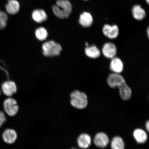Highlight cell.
Masks as SVG:
<instances>
[{"label": "cell", "instance_id": "6da1fadb", "mask_svg": "<svg viewBox=\"0 0 149 149\" xmlns=\"http://www.w3.org/2000/svg\"><path fill=\"white\" fill-rule=\"evenodd\" d=\"M52 10L58 18L64 19L68 18L71 13L72 6L68 0H57L56 5L52 6Z\"/></svg>", "mask_w": 149, "mask_h": 149}, {"label": "cell", "instance_id": "7a4b0ae2", "mask_svg": "<svg viewBox=\"0 0 149 149\" xmlns=\"http://www.w3.org/2000/svg\"><path fill=\"white\" fill-rule=\"evenodd\" d=\"M43 55L46 57H55L60 55L62 48L61 45L53 40L45 42L42 45Z\"/></svg>", "mask_w": 149, "mask_h": 149}, {"label": "cell", "instance_id": "3957f363", "mask_svg": "<svg viewBox=\"0 0 149 149\" xmlns=\"http://www.w3.org/2000/svg\"><path fill=\"white\" fill-rule=\"evenodd\" d=\"M70 103L73 107L78 109H83L87 107L88 100L86 94L79 90H75L70 93Z\"/></svg>", "mask_w": 149, "mask_h": 149}, {"label": "cell", "instance_id": "277c9868", "mask_svg": "<svg viewBox=\"0 0 149 149\" xmlns=\"http://www.w3.org/2000/svg\"><path fill=\"white\" fill-rule=\"evenodd\" d=\"M3 109L8 116L13 117L17 114L19 110V107L17 102L15 99L9 97L3 102Z\"/></svg>", "mask_w": 149, "mask_h": 149}, {"label": "cell", "instance_id": "5b68a950", "mask_svg": "<svg viewBox=\"0 0 149 149\" xmlns=\"http://www.w3.org/2000/svg\"><path fill=\"white\" fill-rule=\"evenodd\" d=\"M1 89L5 96L11 97L17 92V86L15 83L12 81H7L1 85Z\"/></svg>", "mask_w": 149, "mask_h": 149}, {"label": "cell", "instance_id": "8992f818", "mask_svg": "<svg viewBox=\"0 0 149 149\" xmlns=\"http://www.w3.org/2000/svg\"><path fill=\"white\" fill-rule=\"evenodd\" d=\"M107 82L109 86L113 88H118L126 83L124 77L120 74L114 73L110 74L108 78Z\"/></svg>", "mask_w": 149, "mask_h": 149}, {"label": "cell", "instance_id": "52a82bcc", "mask_svg": "<svg viewBox=\"0 0 149 149\" xmlns=\"http://www.w3.org/2000/svg\"><path fill=\"white\" fill-rule=\"evenodd\" d=\"M17 133L16 130L11 128L5 130L3 133V140L7 144H14L17 141Z\"/></svg>", "mask_w": 149, "mask_h": 149}, {"label": "cell", "instance_id": "ba28073f", "mask_svg": "<svg viewBox=\"0 0 149 149\" xmlns=\"http://www.w3.org/2000/svg\"><path fill=\"white\" fill-rule=\"evenodd\" d=\"M102 30L105 36L109 39H115L118 36L119 29L116 25L111 26L106 24L104 26Z\"/></svg>", "mask_w": 149, "mask_h": 149}, {"label": "cell", "instance_id": "9c48e42d", "mask_svg": "<svg viewBox=\"0 0 149 149\" xmlns=\"http://www.w3.org/2000/svg\"><path fill=\"white\" fill-rule=\"evenodd\" d=\"M108 136L103 132L97 134L94 139V142L97 146L100 148H105L109 143Z\"/></svg>", "mask_w": 149, "mask_h": 149}, {"label": "cell", "instance_id": "30bf717a", "mask_svg": "<svg viewBox=\"0 0 149 149\" xmlns=\"http://www.w3.org/2000/svg\"><path fill=\"white\" fill-rule=\"evenodd\" d=\"M102 53L106 57L112 59L115 57L117 49L115 45L111 42H107L104 44L102 48Z\"/></svg>", "mask_w": 149, "mask_h": 149}, {"label": "cell", "instance_id": "8fae6325", "mask_svg": "<svg viewBox=\"0 0 149 149\" xmlns=\"http://www.w3.org/2000/svg\"><path fill=\"white\" fill-rule=\"evenodd\" d=\"M33 20L37 23H42L46 21L48 16L45 11L42 9H36L33 11L31 14Z\"/></svg>", "mask_w": 149, "mask_h": 149}, {"label": "cell", "instance_id": "7c38bea8", "mask_svg": "<svg viewBox=\"0 0 149 149\" xmlns=\"http://www.w3.org/2000/svg\"><path fill=\"white\" fill-rule=\"evenodd\" d=\"M110 68L113 73L120 74L123 70V64L119 58L115 57L111 59Z\"/></svg>", "mask_w": 149, "mask_h": 149}, {"label": "cell", "instance_id": "4fadbf2b", "mask_svg": "<svg viewBox=\"0 0 149 149\" xmlns=\"http://www.w3.org/2000/svg\"><path fill=\"white\" fill-rule=\"evenodd\" d=\"M5 7L8 14L11 15H16L20 10V3L17 0H8Z\"/></svg>", "mask_w": 149, "mask_h": 149}, {"label": "cell", "instance_id": "5bb4252c", "mask_svg": "<svg viewBox=\"0 0 149 149\" xmlns=\"http://www.w3.org/2000/svg\"><path fill=\"white\" fill-rule=\"evenodd\" d=\"M77 144L80 148L83 149L88 148L91 144L90 136L86 134H82L77 139Z\"/></svg>", "mask_w": 149, "mask_h": 149}, {"label": "cell", "instance_id": "9a60e30c", "mask_svg": "<svg viewBox=\"0 0 149 149\" xmlns=\"http://www.w3.org/2000/svg\"><path fill=\"white\" fill-rule=\"evenodd\" d=\"M79 23L83 27H90L93 23V18L92 15L89 13L84 12L80 15Z\"/></svg>", "mask_w": 149, "mask_h": 149}, {"label": "cell", "instance_id": "2e32d148", "mask_svg": "<svg viewBox=\"0 0 149 149\" xmlns=\"http://www.w3.org/2000/svg\"><path fill=\"white\" fill-rule=\"evenodd\" d=\"M133 136L137 142L139 144H144L148 139V135L144 130L139 128L134 132Z\"/></svg>", "mask_w": 149, "mask_h": 149}, {"label": "cell", "instance_id": "e0dca14e", "mask_svg": "<svg viewBox=\"0 0 149 149\" xmlns=\"http://www.w3.org/2000/svg\"><path fill=\"white\" fill-rule=\"evenodd\" d=\"M118 89L120 97L123 100H127L131 98L132 91L131 89L127 84L126 83L119 87Z\"/></svg>", "mask_w": 149, "mask_h": 149}, {"label": "cell", "instance_id": "ac0fdd59", "mask_svg": "<svg viewBox=\"0 0 149 149\" xmlns=\"http://www.w3.org/2000/svg\"><path fill=\"white\" fill-rule=\"evenodd\" d=\"M85 52L86 55L90 58H97L100 55V50L95 45L87 47L85 48Z\"/></svg>", "mask_w": 149, "mask_h": 149}, {"label": "cell", "instance_id": "d6986e66", "mask_svg": "<svg viewBox=\"0 0 149 149\" xmlns=\"http://www.w3.org/2000/svg\"><path fill=\"white\" fill-rule=\"evenodd\" d=\"M132 12L134 17L137 20H142L146 16L145 10L139 5L134 6L132 8Z\"/></svg>", "mask_w": 149, "mask_h": 149}, {"label": "cell", "instance_id": "ffe728a7", "mask_svg": "<svg viewBox=\"0 0 149 149\" xmlns=\"http://www.w3.org/2000/svg\"><path fill=\"white\" fill-rule=\"evenodd\" d=\"M35 36L37 40L41 42L44 41L47 39L48 32L45 28L39 27L36 29L35 32Z\"/></svg>", "mask_w": 149, "mask_h": 149}, {"label": "cell", "instance_id": "44dd1931", "mask_svg": "<svg viewBox=\"0 0 149 149\" xmlns=\"http://www.w3.org/2000/svg\"><path fill=\"white\" fill-rule=\"evenodd\" d=\"M112 149H124L125 143L122 138L116 136L113 138L111 143Z\"/></svg>", "mask_w": 149, "mask_h": 149}, {"label": "cell", "instance_id": "7402d4cb", "mask_svg": "<svg viewBox=\"0 0 149 149\" xmlns=\"http://www.w3.org/2000/svg\"><path fill=\"white\" fill-rule=\"evenodd\" d=\"M8 20L7 14L4 12L0 11V30L4 29L6 27Z\"/></svg>", "mask_w": 149, "mask_h": 149}, {"label": "cell", "instance_id": "603a6c76", "mask_svg": "<svg viewBox=\"0 0 149 149\" xmlns=\"http://www.w3.org/2000/svg\"><path fill=\"white\" fill-rule=\"evenodd\" d=\"M6 118L5 115L3 111H0V127L5 123Z\"/></svg>", "mask_w": 149, "mask_h": 149}, {"label": "cell", "instance_id": "cb8c5ba5", "mask_svg": "<svg viewBox=\"0 0 149 149\" xmlns=\"http://www.w3.org/2000/svg\"><path fill=\"white\" fill-rule=\"evenodd\" d=\"M146 127L147 129V130H148V132H149V121H147L146 124Z\"/></svg>", "mask_w": 149, "mask_h": 149}, {"label": "cell", "instance_id": "d4e9b609", "mask_svg": "<svg viewBox=\"0 0 149 149\" xmlns=\"http://www.w3.org/2000/svg\"><path fill=\"white\" fill-rule=\"evenodd\" d=\"M149 28H148V29H147V33H148V37H149Z\"/></svg>", "mask_w": 149, "mask_h": 149}, {"label": "cell", "instance_id": "484cf974", "mask_svg": "<svg viewBox=\"0 0 149 149\" xmlns=\"http://www.w3.org/2000/svg\"><path fill=\"white\" fill-rule=\"evenodd\" d=\"M86 45V47L88 46H89L87 42H86L85 44Z\"/></svg>", "mask_w": 149, "mask_h": 149}, {"label": "cell", "instance_id": "4316f807", "mask_svg": "<svg viewBox=\"0 0 149 149\" xmlns=\"http://www.w3.org/2000/svg\"><path fill=\"white\" fill-rule=\"evenodd\" d=\"M146 1L147 2V3L149 4V0H146Z\"/></svg>", "mask_w": 149, "mask_h": 149}, {"label": "cell", "instance_id": "83f0119b", "mask_svg": "<svg viewBox=\"0 0 149 149\" xmlns=\"http://www.w3.org/2000/svg\"><path fill=\"white\" fill-rule=\"evenodd\" d=\"M1 90H0V95H1Z\"/></svg>", "mask_w": 149, "mask_h": 149}, {"label": "cell", "instance_id": "f1b7e54d", "mask_svg": "<svg viewBox=\"0 0 149 149\" xmlns=\"http://www.w3.org/2000/svg\"><path fill=\"white\" fill-rule=\"evenodd\" d=\"M76 149L73 148H72V149Z\"/></svg>", "mask_w": 149, "mask_h": 149}, {"label": "cell", "instance_id": "f546056e", "mask_svg": "<svg viewBox=\"0 0 149 149\" xmlns=\"http://www.w3.org/2000/svg\"><path fill=\"white\" fill-rule=\"evenodd\" d=\"M84 1H87V0H84Z\"/></svg>", "mask_w": 149, "mask_h": 149}]
</instances>
